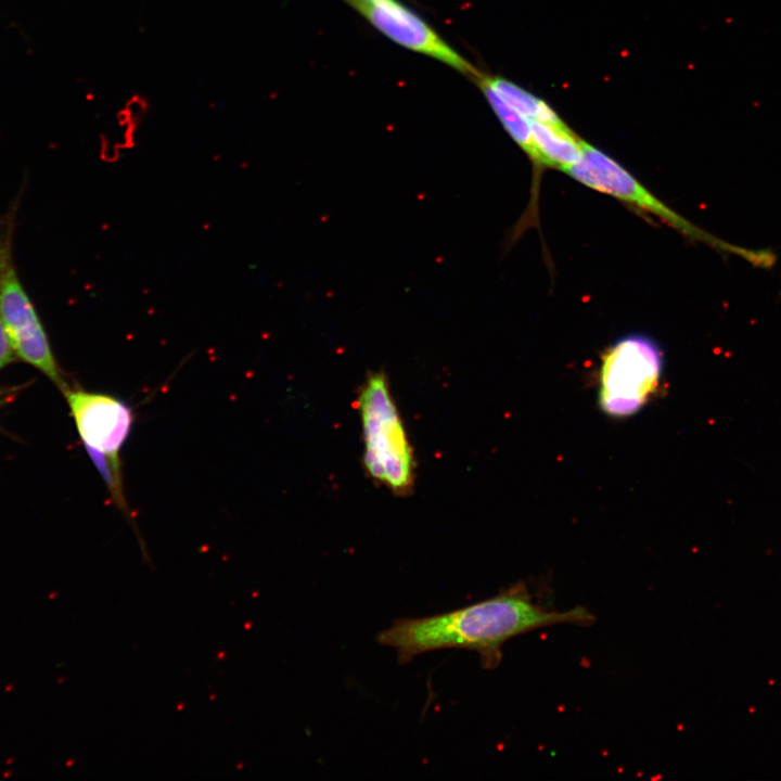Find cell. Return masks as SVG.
<instances>
[{
	"label": "cell",
	"instance_id": "10",
	"mask_svg": "<svg viewBox=\"0 0 781 781\" xmlns=\"http://www.w3.org/2000/svg\"><path fill=\"white\" fill-rule=\"evenodd\" d=\"M479 86L507 132L527 153L533 162L542 165L533 141L530 120L512 107L490 86L481 79Z\"/></svg>",
	"mask_w": 781,
	"mask_h": 781
},
{
	"label": "cell",
	"instance_id": "13",
	"mask_svg": "<svg viewBox=\"0 0 781 781\" xmlns=\"http://www.w3.org/2000/svg\"><path fill=\"white\" fill-rule=\"evenodd\" d=\"M357 1L370 2V1H376V0H357Z\"/></svg>",
	"mask_w": 781,
	"mask_h": 781
},
{
	"label": "cell",
	"instance_id": "9",
	"mask_svg": "<svg viewBox=\"0 0 781 781\" xmlns=\"http://www.w3.org/2000/svg\"><path fill=\"white\" fill-rule=\"evenodd\" d=\"M478 78L490 86L505 102L527 119L549 124L563 123L545 101L514 82L502 77L478 76Z\"/></svg>",
	"mask_w": 781,
	"mask_h": 781
},
{
	"label": "cell",
	"instance_id": "8",
	"mask_svg": "<svg viewBox=\"0 0 781 781\" xmlns=\"http://www.w3.org/2000/svg\"><path fill=\"white\" fill-rule=\"evenodd\" d=\"M530 129L542 166L565 171L581 158L585 141L568 129L564 123L549 124L530 120Z\"/></svg>",
	"mask_w": 781,
	"mask_h": 781
},
{
	"label": "cell",
	"instance_id": "7",
	"mask_svg": "<svg viewBox=\"0 0 781 781\" xmlns=\"http://www.w3.org/2000/svg\"><path fill=\"white\" fill-rule=\"evenodd\" d=\"M353 5L382 34L396 43L432 56L462 74L477 71L420 16L396 0L357 1Z\"/></svg>",
	"mask_w": 781,
	"mask_h": 781
},
{
	"label": "cell",
	"instance_id": "2",
	"mask_svg": "<svg viewBox=\"0 0 781 781\" xmlns=\"http://www.w3.org/2000/svg\"><path fill=\"white\" fill-rule=\"evenodd\" d=\"M364 468L395 494L413 482V457L407 433L383 373L370 374L358 396Z\"/></svg>",
	"mask_w": 781,
	"mask_h": 781
},
{
	"label": "cell",
	"instance_id": "1",
	"mask_svg": "<svg viewBox=\"0 0 781 781\" xmlns=\"http://www.w3.org/2000/svg\"><path fill=\"white\" fill-rule=\"evenodd\" d=\"M594 620L584 606L556 611L539 605L525 582L518 581L458 610L398 618L376 636V642L395 649L400 664L431 651L465 649L478 653L484 668L495 669L502 658V645L514 637L560 624L589 626Z\"/></svg>",
	"mask_w": 781,
	"mask_h": 781
},
{
	"label": "cell",
	"instance_id": "4",
	"mask_svg": "<svg viewBox=\"0 0 781 781\" xmlns=\"http://www.w3.org/2000/svg\"><path fill=\"white\" fill-rule=\"evenodd\" d=\"M663 368L664 355L653 338L640 333L619 337L601 358L600 409L613 418L636 414L657 390Z\"/></svg>",
	"mask_w": 781,
	"mask_h": 781
},
{
	"label": "cell",
	"instance_id": "11",
	"mask_svg": "<svg viewBox=\"0 0 781 781\" xmlns=\"http://www.w3.org/2000/svg\"><path fill=\"white\" fill-rule=\"evenodd\" d=\"M15 358V351L0 320V370L13 362Z\"/></svg>",
	"mask_w": 781,
	"mask_h": 781
},
{
	"label": "cell",
	"instance_id": "12",
	"mask_svg": "<svg viewBox=\"0 0 781 781\" xmlns=\"http://www.w3.org/2000/svg\"><path fill=\"white\" fill-rule=\"evenodd\" d=\"M8 390L0 389V406L8 399L5 394Z\"/></svg>",
	"mask_w": 781,
	"mask_h": 781
},
{
	"label": "cell",
	"instance_id": "6",
	"mask_svg": "<svg viewBox=\"0 0 781 781\" xmlns=\"http://www.w3.org/2000/svg\"><path fill=\"white\" fill-rule=\"evenodd\" d=\"M564 172L593 190L615 196L660 217L689 238L729 252V243L719 241L678 215L612 157L587 142L584 144L579 162Z\"/></svg>",
	"mask_w": 781,
	"mask_h": 781
},
{
	"label": "cell",
	"instance_id": "3",
	"mask_svg": "<svg viewBox=\"0 0 781 781\" xmlns=\"http://www.w3.org/2000/svg\"><path fill=\"white\" fill-rule=\"evenodd\" d=\"M62 393L78 436L114 503L128 514L119 452L133 425L132 409L126 401L108 394L68 386Z\"/></svg>",
	"mask_w": 781,
	"mask_h": 781
},
{
	"label": "cell",
	"instance_id": "5",
	"mask_svg": "<svg viewBox=\"0 0 781 781\" xmlns=\"http://www.w3.org/2000/svg\"><path fill=\"white\" fill-rule=\"evenodd\" d=\"M11 221L0 231V320L17 358L36 368L61 390L68 385L35 304L14 265Z\"/></svg>",
	"mask_w": 781,
	"mask_h": 781
}]
</instances>
